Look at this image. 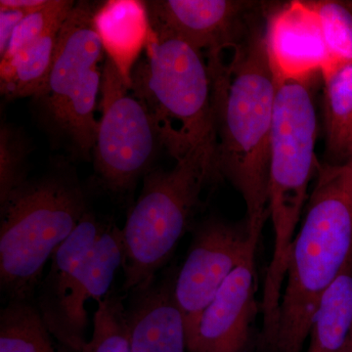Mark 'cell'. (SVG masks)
Wrapping results in <instances>:
<instances>
[{"label":"cell","mask_w":352,"mask_h":352,"mask_svg":"<svg viewBox=\"0 0 352 352\" xmlns=\"http://www.w3.org/2000/svg\"><path fill=\"white\" fill-rule=\"evenodd\" d=\"M254 4L239 0L146 1L152 31L207 51L208 66L223 64V51L240 43L245 32L242 20Z\"/></svg>","instance_id":"30bf717a"},{"label":"cell","mask_w":352,"mask_h":352,"mask_svg":"<svg viewBox=\"0 0 352 352\" xmlns=\"http://www.w3.org/2000/svg\"><path fill=\"white\" fill-rule=\"evenodd\" d=\"M75 6L76 2L72 0H46L43 6L32 9L16 28L8 48L0 61L15 56L41 38L53 25L63 22Z\"/></svg>","instance_id":"cb8c5ba5"},{"label":"cell","mask_w":352,"mask_h":352,"mask_svg":"<svg viewBox=\"0 0 352 352\" xmlns=\"http://www.w3.org/2000/svg\"><path fill=\"white\" fill-rule=\"evenodd\" d=\"M29 145L22 131L2 122L0 129V205L28 179Z\"/></svg>","instance_id":"603a6c76"},{"label":"cell","mask_w":352,"mask_h":352,"mask_svg":"<svg viewBox=\"0 0 352 352\" xmlns=\"http://www.w3.org/2000/svg\"><path fill=\"white\" fill-rule=\"evenodd\" d=\"M32 10V9L0 8V58L6 52L16 28Z\"/></svg>","instance_id":"d4e9b609"},{"label":"cell","mask_w":352,"mask_h":352,"mask_svg":"<svg viewBox=\"0 0 352 352\" xmlns=\"http://www.w3.org/2000/svg\"><path fill=\"white\" fill-rule=\"evenodd\" d=\"M352 322V259L322 296L307 352H340Z\"/></svg>","instance_id":"d6986e66"},{"label":"cell","mask_w":352,"mask_h":352,"mask_svg":"<svg viewBox=\"0 0 352 352\" xmlns=\"http://www.w3.org/2000/svg\"><path fill=\"white\" fill-rule=\"evenodd\" d=\"M107 226L89 210L51 256L50 270L41 280L34 300L50 333L59 320L95 243Z\"/></svg>","instance_id":"9a60e30c"},{"label":"cell","mask_w":352,"mask_h":352,"mask_svg":"<svg viewBox=\"0 0 352 352\" xmlns=\"http://www.w3.org/2000/svg\"><path fill=\"white\" fill-rule=\"evenodd\" d=\"M264 34L276 82L310 80L330 69L320 23L309 1L295 0L273 11Z\"/></svg>","instance_id":"7c38bea8"},{"label":"cell","mask_w":352,"mask_h":352,"mask_svg":"<svg viewBox=\"0 0 352 352\" xmlns=\"http://www.w3.org/2000/svg\"><path fill=\"white\" fill-rule=\"evenodd\" d=\"M0 352H72L50 332L34 300H10L0 311Z\"/></svg>","instance_id":"ffe728a7"},{"label":"cell","mask_w":352,"mask_h":352,"mask_svg":"<svg viewBox=\"0 0 352 352\" xmlns=\"http://www.w3.org/2000/svg\"><path fill=\"white\" fill-rule=\"evenodd\" d=\"M124 263L122 229L108 224L88 256L75 289L67 300L53 337L72 352H82L87 340L88 300L99 302L112 291L118 270Z\"/></svg>","instance_id":"5bb4252c"},{"label":"cell","mask_w":352,"mask_h":352,"mask_svg":"<svg viewBox=\"0 0 352 352\" xmlns=\"http://www.w3.org/2000/svg\"><path fill=\"white\" fill-rule=\"evenodd\" d=\"M346 164H351L352 166V152H351V159H349V161L347 162Z\"/></svg>","instance_id":"83f0119b"},{"label":"cell","mask_w":352,"mask_h":352,"mask_svg":"<svg viewBox=\"0 0 352 352\" xmlns=\"http://www.w3.org/2000/svg\"><path fill=\"white\" fill-rule=\"evenodd\" d=\"M175 274L157 275L129 293L131 352H188L186 325L175 296Z\"/></svg>","instance_id":"4fadbf2b"},{"label":"cell","mask_w":352,"mask_h":352,"mask_svg":"<svg viewBox=\"0 0 352 352\" xmlns=\"http://www.w3.org/2000/svg\"><path fill=\"white\" fill-rule=\"evenodd\" d=\"M309 82H276L268 182L274 245L261 305L270 316L279 310L289 251L309 197V183L320 164L315 157L318 122Z\"/></svg>","instance_id":"3957f363"},{"label":"cell","mask_w":352,"mask_h":352,"mask_svg":"<svg viewBox=\"0 0 352 352\" xmlns=\"http://www.w3.org/2000/svg\"><path fill=\"white\" fill-rule=\"evenodd\" d=\"M326 153L331 164H344L352 152V64L322 74Z\"/></svg>","instance_id":"ac0fdd59"},{"label":"cell","mask_w":352,"mask_h":352,"mask_svg":"<svg viewBox=\"0 0 352 352\" xmlns=\"http://www.w3.org/2000/svg\"><path fill=\"white\" fill-rule=\"evenodd\" d=\"M309 4L314 8L320 23L324 43L330 58V69L326 72L344 65L352 64L351 2L318 0L309 1Z\"/></svg>","instance_id":"44dd1931"},{"label":"cell","mask_w":352,"mask_h":352,"mask_svg":"<svg viewBox=\"0 0 352 352\" xmlns=\"http://www.w3.org/2000/svg\"><path fill=\"white\" fill-rule=\"evenodd\" d=\"M258 245L245 219L232 223L210 217L197 227L186 259L175 278V296L184 316L187 344L204 310Z\"/></svg>","instance_id":"9c48e42d"},{"label":"cell","mask_w":352,"mask_h":352,"mask_svg":"<svg viewBox=\"0 0 352 352\" xmlns=\"http://www.w3.org/2000/svg\"><path fill=\"white\" fill-rule=\"evenodd\" d=\"M65 21L15 56L0 61V90L7 99L34 98L45 87Z\"/></svg>","instance_id":"e0dca14e"},{"label":"cell","mask_w":352,"mask_h":352,"mask_svg":"<svg viewBox=\"0 0 352 352\" xmlns=\"http://www.w3.org/2000/svg\"><path fill=\"white\" fill-rule=\"evenodd\" d=\"M217 148L215 170L245 201V220L259 242L268 217L271 129L276 80L258 23L245 29L232 60L210 73Z\"/></svg>","instance_id":"6da1fadb"},{"label":"cell","mask_w":352,"mask_h":352,"mask_svg":"<svg viewBox=\"0 0 352 352\" xmlns=\"http://www.w3.org/2000/svg\"><path fill=\"white\" fill-rule=\"evenodd\" d=\"M108 59L102 69L101 119L94 147V170L113 195L131 193L150 170L161 145L149 110Z\"/></svg>","instance_id":"ba28073f"},{"label":"cell","mask_w":352,"mask_h":352,"mask_svg":"<svg viewBox=\"0 0 352 352\" xmlns=\"http://www.w3.org/2000/svg\"><path fill=\"white\" fill-rule=\"evenodd\" d=\"M217 182L214 166L200 154L187 155L171 170L154 168L143 177L122 229L126 294L159 274L188 230L204 187Z\"/></svg>","instance_id":"8992f818"},{"label":"cell","mask_w":352,"mask_h":352,"mask_svg":"<svg viewBox=\"0 0 352 352\" xmlns=\"http://www.w3.org/2000/svg\"><path fill=\"white\" fill-rule=\"evenodd\" d=\"M340 352H352V322L346 344H344V349Z\"/></svg>","instance_id":"4316f807"},{"label":"cell","mask_w":352,"mask_h":352,"mask_svg":"<svg viewBox=\"0 0 352 352\" xmlns=\"http://www.w3.org/2000/svg\"><path fill=\"white\" fill-rule=\"evenodd\" d=\"M256 251L250 252L204 310L188 352H247L258 308L254 295Z\"/></svg>","instance_id":"8fae6325"},{"label":"cell","mask_w":352,"mask_h":352,"mask_svg":"<svg viewBox=\"0 0 352 352\" xmlns=\"http://www.w3.org/2000/svg\"><path fill=\"white\" fill-rule=\"evenodd\" d=\"M94 27L108 59L131 89L132 72L145 50L150 34L146 2L109 0L95 11Z\"/></svg>","instance_id":"2e32d148"},{"label":"cell","mask_w":352,"mask_h":352,"mask_svg":"<svg viewBox=\"0 0 352 352\" xmlns=\"http://www.w3.org/2000/svg\"><path fill=\"white\" fill-rule=\"evenodd\" d=\"M351 6H352V2H351Z\"/></svg>","instance_id":"f1b7e54d"},{"label":"cell","mask_w":352,"mask_h":352,"mask_svg":"<svg viewBox=\"0 0 352 352\" xmlns=\"http://www.w3.org/2000/svg\"><path fill=\"white\" fill-rule=\"evenodd\" d=\"M131 90L149 110L160 143L171 157L179 161L200 154L217 173L212 82L203 52L150 28L145 58L132 72Z\"/></svg>","instance_id":"277c9868"},{"label":"cell","mask_w":352,"mask_h":352,"mask_svg":"<svg viewBox=\"0 0 352 352\" xmlns=\"http://www.w3.org/2000/svg\"><path fill=\"white\" fill-rule=\"evenodd\" d=\"M96 9L90 2H76L62 25L45 87L34 97L51 127L82 157L94 150L99 126L95 111L104 50L95 31Z\"/></svg>","instance_id":"52a82bcc"},{"label":"cell","mask_w":352,"mask_h":352,"mask_svg":"<svg viewBox=\"0 0 352 352\" xmlns=\"http://www.w3.org/2000/svg\"><path fill=\"white\" fill-rule=\"evenodd\" d=\"M46 0H1L0 8L34 9L43 6Z\"/></svg>","instance_id":"484cf974"},{"label":"cell","mask_w":352,"mask_h":352,"mask_svg":"<svg viewBox=\"0 0 352 352\" xmlns=\"http://www.w3.org/2000/svg\"><path fill=\"white\" fill-rule=\"evenodd\" d=\"M66 168L32 178L0 205V289L7 302L34 300L46 264L89 212Z\"/></svg>","instance_id":"5b68a950"},{"label":"cell","mask_w":352,"mask_h":352,"mask_svg":"<svg viewBox=\"0 0 352 352\" xmlns=\"http://www.w3.org/2000/svg\"><path fill=\"white\" fill-rule=\"evenodd\" d=\"M97 303L91 338L82 352H131L126 307L122 296L112 289Z\"/></svg>","instance_id":"7402d4cb"},{"label":"cell","mask_w":352,"mask_h":352,"mask_svg":"<svg viewBox=\"0 0 352 352\" xmlns=\"http://www.w3.org/2000/svg\"><path fill=\"white\" fill-rule=\"evenodd\" d=\"M289 251L271 352H302L322 296L352 259V166L319 164Z\"/></svg>","instance_id":"7a4b0ae2"}]
</instances>
